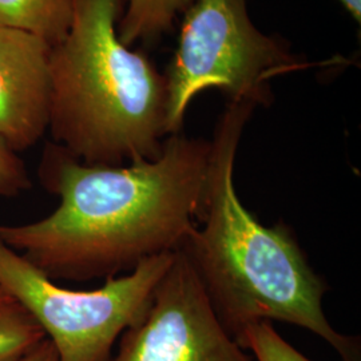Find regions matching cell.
Returning a JSON list of instances; mask_svg holds the SVG:
<instances>
[{"label": "cell", "mask_w": 361, "mask_h": 361, "mask_svg": "<svg viewBox=\"0 0 361 361\" xmlns=\"http://www.w3.org/2000/svg\"><path fill=\"white\" fill-rule=\"evenodd\" d=\"M30 188L31 180L25 162L0 140V197H16Z\"/></svg>", "instance_id": "12"}, {"label": "cell", "mask_w": 361, "mask_h": 361, "mask_svg": "<svg viewBox=\"0 0 361 361\" xmlns=\"http://www.w3.org/2000/svg\"><path fill=\"white\" fill-rule=\"evenodd\" d=\"M50 52L43 39L0 26V140L18 154L49 129Z\"/></svg>", "instance_id": "7"}, {"label": "cell", "mask_w": 361, "mask_h": 361, "mask_svg": "<svg viewBox=\"0 0 361 361\" xmlns=\"http://www.w3.org/2000/svg\"><path fill=\"white\" fill-rule=\"evenodd\" d=\"M74 0H0V26L19 30L55 46L65 38Z\"/></svg>", "instance_id": "8"}, {"label": "cell", "mask_w": 361, "mask_h": 361, "mask_svg": "<svg viewBox=\"0 0 361 361\" xmlns=\"http://www.w3.org/2000/svg\"><path fill=\"white\" fill-rule=\"evenodd\" d=\"M106 361H256L219 322L189 258L178 249L142 319Z\"/></svg>", "instance_id": "6"}, {"label": "cell", "mask_w": 361, "mask_h": 361, "mask_svg": "<svg viewBox=\"0 0 361 361\" xmlns=\"http://www.w3.org/2000/svg\"><path fill=\"white\" fill-rule=\"evenodd\" d=\"M126 0H74L50 52L51 142L87 165L157 159L169 137L166 77L118 37Z\"/></svg>", "instance_id": "3"}, {"label": "cell", "mask_w": 361, "mask_h": 361, "mask_svg": "<svg viewBox=\"0 0 361 361\" xmlns=\"http://www.w3.org/2000/svg\"><path fill=\"white\" fill-rule=\"evenodd\" d=\"M307 66L286 40L256 28L247 0H195L183 15L178 49L165 74L169 135L182 131L186 110L201 91L217 89L228 102L268 107L271 80Z\"/></svg>", "instance_id": "4"}, {"label": "cell", "mask_w": 361, "mask_h": 361, "mask_svg": "<svg viewBox=\"0 0 361 361\" xmlns=\"http://www.w3.org/2000/svg\"><path fill=\"white\" fill-rule=\"evenodd\" d=\"M176 252L146 258L94 290L56 284L0 240V288L43 329L61 361H106L122 334L142 319Z\"/></svg>", "instance_id": "5"}, {"label": "cell", "mask_w": 361, "mask_h": 361, "mask_svg": "<svg viewBox=\"0 0 361 361\" xmlns=\"http://www.w3.org/2000/svg\"><path fill=\"white\" fill-rule=\"evenodd\" d=\"M195 0H126L118 22V37L126 46L135 42L153 46L169 34Z\"/></svg>", "instance_id": "9"}, {"label": "cell", "mask_w": 361, "mask_h": 361, "mask_svg": "<svg viewBox=\"0 0 361 361\" xmlns=\"http://www.w3.org/2000/svg\"><path fill=\"white\" fill-rule=\"evenodd\" d=\"M256 106L228 102L214 130L197 222L180 250L219 322L234 337L259 322H283L322 337L343 361H361L360 338L343 335L324 313L326 284L283 221L261 224L234 186L238 145Z\"/></svg>", "instance_id": "2"}, {"label": "cell", "mask_w": 361, "mask_h": 361, "mask_svg": "<svg viewBox=\"0 0 361 361\" xmlns=\"http://www.w3.org/2000/svg\"><path fill=\"white\" fill-rule=\"evenodd\" d=\"M341 6L348 11L352 18L357 22V25L361 23V0H338Z\"/></svg>", "instance_id": "14"}, {"label": "cell", "mask_w": 361, "mask_h": 361, "mask_svg": "<svg viewBox=\"0 0 361 361\" xmlns=\"http://www.w3.org/2000/svg\"><path fill=\"white\" fill-rule=\"evenodd\" d=\"M212 143L171 134L153 161L87 165L47 142L42 186L59 198L44 219L0 225V240L54 281L111 279L183 245L202 205Z\"/></svg>", "instance_id": "1"}, {"label": "cell", "mask_w": 361, "mask_h": 361, "mask_svg": "<svg viewBox=\"0 0 361 361\" xmlns=\"http://www.w3.org/2000/svg\"><path fill=\"white\" fill-rule=\"evenodd\" d=\"M44 338L34 317L0 288V361L23 360Z\"/></svg>", "instance_id": "10"}, {"label": "cell", "mask_w": 361, "mask_h": 361, "mask_svg": "<svg viewBox=\"0 0 361 361\" xmlns=\"http://www.w3.org/2000/svg\"><path fill=\"white\" fill-rule=\"evenodd\" d=\"M235 341L250 350L256 361H312L288 343L269 322L246 326Z\"/></svg>", "instance_id": "11"}, {"label": "cell", "mask_w": 361, "mask_h": 361, "mask_svg": "<svg viewBox=\"0 0 361 361\" xmlns=\"http://www.w3.org/2000/svg\"><path fill=\"white\" fill-rule=\"evenodd\" d=\"M22 361H61L51 341L46 337Z\"/></svg>", "instance_id": "13"}]
</instances>
